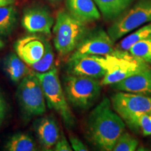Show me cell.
<instances>
[{
	"mask_svg": "<svg viewBox=\"0 0 151 151\" xmlns=\"http://www.w3.org/2000/svg\"><path fill=\"white\" fill-rule=\"evenodd\" d=\"M69 143L72 148V150L75 151H88V148L82 141L78 137L73 134H69Z\"/></svg>",
	"mask_w": 151,
	"mask_h": 151,
	"instance_id": "cell-26",
	"label": "cell"
},
{
	"mask_svg": "<svg viewBox=\"0 0 151 151\" xmlns=\"http://www.w3.org/2000/svg\"><path fill=\"white\" fill-rule=\"evenodd\" d=\"M39 145L44 150L54 147L60 136L59 125L53 116H46L37 119L33 124Z\"/></svg>",
	"mask_w": 151,
	"mask_h": 151,
	"instance_id": "cell-13",
	"label": "cell"
},
{
	"mask_svg": "<svg viewBox=\"0 0 151 151\" xmlns=\"http://www.w3.org/2000/svg\"><path fill=\"white\" fill-rule=\"evenodd\" d=\"M49 1H52V2H55V1H60V0H49Z\"/></svg>",
	"mask_w": 151,
	"mask_h": 151,
	"instance_id": "cell-30",
	"label": "cell"
},
{
	"mask_svg": "<svg viewBox=\"0 0 151 151\" xmlns=\"http://www.w3.org/2000/svg\"><path fill=\"white\" fill-rule=\"evenodd\" d=\"M67 72L69 74L102 79L107 72L105 57L90 55L69 60Z\"/></svg>",
	"mask_w": 151,
	"mask_h": 151,
	"instance_id": "cell-10",
	"label": "cell"
},
{
	"mask_svg": "<svg viewBox=\"0 0 151 151\" xmlns=\"http://www.w3.org/2000/svg\"><path fill=\"white\" fill-rule=\"evenodd\" d=\"M69 13L85 24L99 20L101 13L94 0H66Z\"/></svg>",
	"mask_w": 151,
	"mask_h": 151,
	"instance_id": "cell-15",
	"label": "cell"
},
{
	"mask_svg": "<svg viewBox=\"0 0 151 151\" xmlns=\"http://www.w3.org/2000/svg\"><path fill=\"white\" fill-rule=\"evenodd\" d=\"M151 22V0H139L113 21L107 32L116 42L143 24Z\"/></svg>",
	"mask_w": 151,
	"mask_h": 151,
	"instance_id": "cell-8",
	"label": "cell"
},
{
	"mask_svg": "<svg viewBox=\"0 0 151 151\" xmlns=\"http://www.w3.org/2000/svg\"><path fill=\"white\" fill-rule=\"evenodd\" d=\"M7 112V104L4 94L0 91V127L4 121Z\"/></svg>",
	"mask_w": 151,
	"mask_h": 151,
	"instance_id": "cell-27",
	"label": "cell"
},
{
	"mask_svg": "<svg viewBox=\"0 0 151 151\" xmlns=\"http://www.w3.org/2000/svg\"><path fill=\"white\" fill-rule=\"evenodd\" d=\"M18 14L13 5L0 7V37H8L16 27Z\"/></svg>",
	"mask_w": 151,
	"mask_h": 151,
	"instance_id": "cell-19",
	"label": "cell"
},
{
	"mask_svg": "<svg viewBox=\"0 0 151 151\" xmlns=\"http://www.w3.org/2000/svg\"><path fill=\"white\" fill-rule=\"evenodd\" d=\"M128 51L136 58L151 65V38L135 43Z\"/></svg>",
	"mask_w": 151,
	"mask_h": 151,
	"instance_id": "cell-22",
	"label": "cell"
},
{
	"mask_svg": "<svg viewBox=\"0 0 151 151\" xmlns=\"http://www.w3.org/2000/svg\"><path fill=\"white\" fill-rule=\"evenodd\" d=\"M3 67L6 73L15 83H20L24 77L32 72L29 65L27 66V64L15 53H10L6 57Z\"/></svg>",
	"mask_w": 151,
	"mask_h": 151,
	"instance_id": "cell-16",
	"label": "cell"
},
{
	"mask_svg": "<svg viewBox=\"0 0 151 151\" xmlns=\"http://www.w3.org/2000/svg\"><path fill=\"white\" fill-rule=\"evenodd\" d=\"M53 24V18L44 7L32 6L24 11L22 25L28 32L50 37Z\"/></svg>",
	"mask_w": 151,
	"mask_h": 151,
	"instance_id": "cell-11",
	"label": "cell"
},
{
	"mask_svg": "<svg viewBox=\"0 0 151 151\" xmlns=\"http://www.w3.org/2000/svg\"><path fill=\"white\" fill-rule=\"evenodd\" d=\"M139 145V141L133 136L123 132L118 139L113 148V151H134L136 150Z\"/></svg>",
	"mask_w": 151,
	"mask_h": 151,
	"instance_id": "cell-23",
	"label": "cell"
},
{
	"mask_svg": "<svg viewBox=\"0 0 151 151\" xmlns=\"http://www.w3.org/2000/svg\"><path fill=\"white\" fill-rule=\"evenodd\" d=\"M107 72L101 80L102 86L120 82L132 74L150 68V65L127 50L116 48L111 55H104Z\"/></svg>",
	"mask_w": 151,
	"mask_h": 151,
	"instance_id": "cell-6",
	"label": "cell"
},
{
	"mask_svg": "<svg viewBox=\"0 0 151 151\" xmlns=\"http://www.w3.org/2000/svg\"><path fill=\"white\" fill-rule=\"evenodd\" d=\"M124 129V122L112 109L111 100L106 97L96 106L86 120L87 139L101 150H112Z\"/></svg>",
	"mask_w": 151,
	"mask_h": 151,
	"instance_id": "cell-1",
	"label": "cell"
},
{
	"mask_svg": "<svg viewBox=\"0 0 151 151\" xmlns=\"http://www.w3.org/2000/svg\"><path fill=\"white\" fill-rule=\"evenodd\" d=\"M106 21H114L133 4L134 0H94Z\"/></svg>",
	"mask_w": 151,
	"mask_h": 151,
	"instance_id": "cell-17",
	"label": "cell"
},
{
	"mask_svg": "<svg viewBox=\"0 0 151 151\" xmlns=\"http://www.w3.org/2000/svg\"><path fill=\"white\" fill-rule=\"evenodd\" d=\"M139 132H141L144 137L151 135V111L143 115L139 119Z\"/></svg>",
	"mask_w": 151,
	"mask_h": 151,
	"instance_id": "cell-24",
	"label": "cell"
},
{
	"mask_svg": "<svg viewBox=\"0 0 151 151\" xmlns=\"http://www.w3.org/2000/svg\"><path fill=\"white\" fill-rule=\"evenodd\" d=\"M115 90L141 95H151V67L111 85Z\"/></svg>",
	"mask_w": 151,
	"mask_h": 151,
	"instance_id": "cell-14",
	"label": "cell"
},
{
	"mask_svg": "<svg viewBox=\"0 0 151 151\" xmlns=\"http://www.w3.org/2000/svg\"><path fill=\"white\" fill-rule=\"evenodd\" d=\"M4 46V44L3 41L1 40H0V48H2Z\"/></svg>",
	"mask_w": 151,
	"mask_h": 151,
	"instance_id": "cell-29",
	"label": "cell"
},
{
	"mask_svg": "<svg viewBox=\"0 0 151 151\" xmlns=\"http://www.w3.org/2000/svg\"><path fill=\"white\" fill-rule=\"evenodd\" d=\"M53 150L55 151H71V148L70 143L67 141V138L62 132L60 133V136L54 146Z\"/></svg>",
	"mask_w": 151,
	"mask_h": 151,
	"instance_id": "cell-25",
	"label": "cell"
},
{
	"mask_svg": "<svg viewBox=\"0 0 151 151\" xmlns=\"http://www.w3.org/2000/svg\"><path fill=\"white\" fill-rule=\"evenodd\" d=\"M113 109L132 130L139 132V120L151 111V97L131 92L116 93L111 99Z\"/></svg>",
	"mask_w": 151,
	"mask_h": 151,
	"instance_id": "cell-5",
	"label": "cell"
},
{
	"mask_svg": "<svg viewBox=\"0 0 151 151\" xmlns=\"http://www.w3.org/2000/svg\"><path fill=\"white\" fill-rule=\"evenodd\" d=\"M17 99L22 113L27 118L41 116L46 111V101L42 87L35 71L19 83Z\"/></svg>",
	"mask_w": 151,
	"mask_h": 151,
	"instance_id": "cell-7",
	"label": "cell"
},
{
	"mask_svg": "<svg viewBox=\"0 0 151 151\" xmlns=\"http://www.w3.org/2000/svg\"><path fill=\"white\" fill-rule=\"evenodd\" d=\"M148 38H151V22L142 26L139 29L124 37L119 43L117 48L128 51L134 44Z\"/></svg>",
	"mask_w": 151,
	"mask_h": 151,
	"instance_id": "cell-20",
	"label": "cell"
},
{
	"mask_svg": "<svg viewBox=\"0 0 151 151\" xmlns=\"http://www.w3.org/2000/svg\"><path fill=\"white\" fill-rule=\"evenodd\" d=\"M43 37L37 35L26 36L18 39L15 43L16 54L27 65H32L42 58L45 51Z\"/></svg>",
	"mask_w": 151,
	"mask_h": 151,
	"instance_id": "cell-12",
	"label": "cell"
},
{
	"mask_svg": "<svg viewBox=\"0 0 151 151\" xmlns=\"http://www.w3.org/2000/svg\"><path fill=\"white\" fill-rule=\"evenodd\" d=\"M88 31L86 24L67 11H60L52 29L54 46L58 55L61 58L70 55Z\"/></svg>",
	"mask_w": 151,
	"mask_h": 151,
	"instance_id": "cell-2",
	"label": "cell"
},
{
	"mask_svg": "<svg viewBox=\"0 0 151 151\" xmlns=\"http://www.w3.org/2000/svg\"><path fill=\"white\" fill-rule=\"evenodd\" d=\"M4 150L7 151L38 150L37 143L29 134L17 133L6 141Z\"/></svg>",
	"mask_w": 151,
	"mask_h": 151,
	"instance_id": "cell-18",
	"label": "cell"
},
{
	"mask_svg": "<svg viewBox=\"0 0 151 151\" xmlns=\"http://www.w3.org/2000/svg\"><path fill=\"white\" fill-rule=\"evenodd\" d=\"M15 1H16V0H0V7L13 5L15 3Z\"/></svg>",
	"mask_w": 151,
	"mask_h": 151,
	"instance_id": "cell-28",
	"label": "cell"
},
{
	"mask_svg": "<svg viewBox=\"0 0 151 151\" xmlns=\"http://www.w3.org/2000/svg\"><path fill=\"white\" fill-rule=\"evenodd\" d=\"M116 50L114 41L107 32L101 28L91 31L88 30L74 51L69 55V60L90 55L102 56L111 55Z\"/></svg>",
	"mask_w": 151,
	"mask_h": 151,
	"instance_id": "cell-9",
	"label": "cell"
},
{
	"mask_svg": "<svg viewBox=\"0 0 151 151\" xmlns=\"http://www.w3.org/2000/svg\"><path fill=\"white\" fill-rule=\"evenodd\" d=\"M99 79L69 74L64 78V91L71 106L81 110L91 108L101 94Z\"/></svg>",
	"mask_w": 151,
	"mask_h": 151,
	"instance_id": "cell-4",
	"label": "cell"
},
{
	"mask_svg": "<svg viewBox=\"0 0 151 151\" xmlns=\"http://www.w3.org/2000/svg\"><path fill=\"white\" fill-rule=\"evenodd\" d=\"M35 73L42 87L48 108L59 115L67 129H72L76 124V118L62 87L58 69L53 67L46 72Z\"/></svg>",
	"mask_w": 151,
	"mask_h": 151,
	"instance_id": "cell-3",
	"label": "cell"
},
{
	"mask_svg": "<svg viewBox=\"0 0 151 151\" xmlns=\"http://www.w3.org/2000/svg\"><path fill=\"white\" fill-rule=\"evenodd\" d=\"M55 52L53 48L48 40H45V51L43 55L39 61L29 65V67L33 71L37 73H44L54 67Z\"/></svg>",
	"mask_w": 151,
	"mask_h": 151,
	"instance_id": "cell-21",
	"label": "cell"
}]
</instances>
